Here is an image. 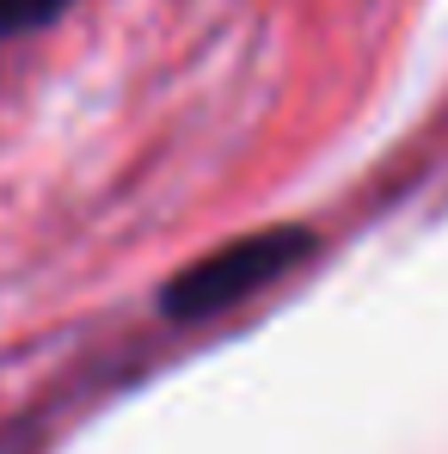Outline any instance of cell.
Instances as JSON below:
<instances>
[{
  "label": "cell",
  "mask_w": 448,
  "mask_h": 454,
  "mask_svg": "<svg viewBox=\"0 0 448 454\" xmlns=\"http://www.w3.org/2000/svg\"><path fill=\"white\" fill-rule=\"evenodd\" d=\"M307 252H313V233L295 227V222L252 227V233L227 239V246H216V252H203L197 264H185L178 277H166L160 313L178 319V325L216 319V313H227V307H240L246 295L271 289L283 270H295Z\"/></svg>",
  "instance_id": "1"
},
{
  "label": "cell",
  "mask_w": 448,
  "mask_h": 454,
  "mask_svg": "<svg viewBox=\"0 0 448 454\" xmlns=\"http://www.w3.org/2000/svg\"><path fill=\"white\" fill-rule=\"evenodd\" d=\"M68 0H0V37H25L50 19H62Z\"/></svg>",
  "instance_id": "2"
}]
</instances>
